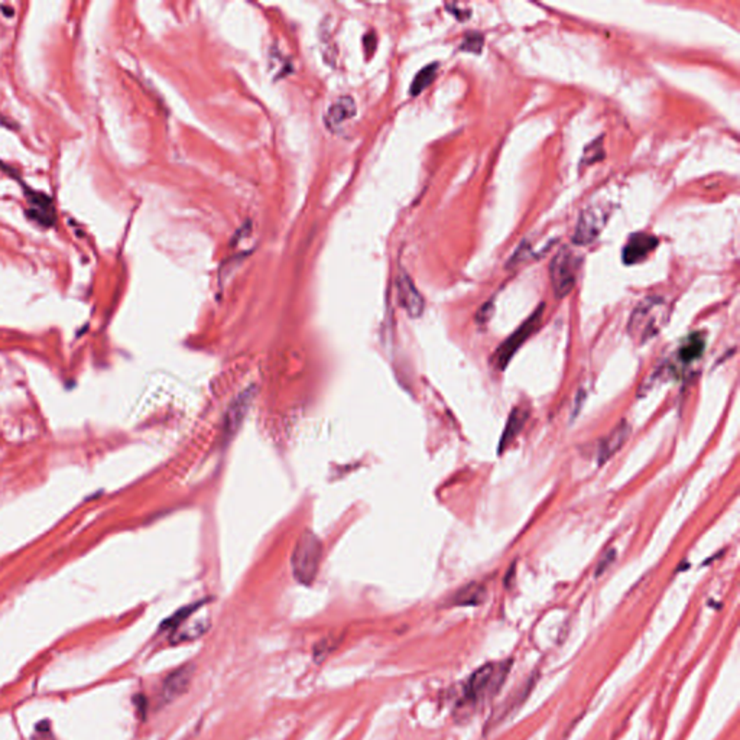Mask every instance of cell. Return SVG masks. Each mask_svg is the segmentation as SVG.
Masks as SVG:
<instances>
[{
    "mask_svg": "<svg viewBox=\"0 0 740 740\" xmlns=\"http://www.w3.org/2000/svg\"><path fill=\"white\" fill-rule=\"evenodd\" d=\"M671 307L661 297L642 300L631 314L627 334L635 343L643 344L661 333L669 320Z\"/></svg>",
    "mask_w": 740,
    "mask_h": 740,
    "instance_id": "cell-1",
    "label": "cell"
},
{
    "mask_svg": "<svg viewBox=\"0 0 740 740\" xmlns=\"http://www.w3.org/2000/svg\"><path fill=\"white\" fill-rule=\"evenodd\" d=\"M323 545L319 536L311 531H304L294 547L293 557H291V566H293V573L298 582L309 586L316 580Z\"/></svg>",
    "mask_w": 740,
    "mask_h": 740,
    "instance_id": "cell-2",
    "label": "cell"
},
{
    "mask_svg": "<svg viewBox=\"0 0 740 740\" xmlns=\"http://www.w3.org/2000/svg\"><path fill=\"white\" fill-rule=\"evenodd\" d=\"M582 258L571 248L559 249L551 260L550 277L557 298L567 297L577 284Z\"/></svg>",
    "mask_w": 740,
    "mask_h": 740,
    "instance_id": "cell-3",
    "label": "cell"
},
{
    "mask_svg": "<svg viewBox=\"0 0 740 740\" xmlns=\"http://www.w3.org/2000/svg\"><path fill=\"white\" fill-rule=\"evenodd\" d=\"M544 309H545V304L538 305V308L531 314V316L496 349L495 354H493V365H495L496 369L503 370L509 365L515 353L519 350V347L531 337L532 333L538 328V326H540Z\"/></svg>",
    "mask_w": 740,
    "mask_h": 740,
    "instance_id": "cell-4",
    "label": "cell"
},
{
    "mask_svg": "<svg viewBox=\"0 0 740 740\" xmlns=\"http://www.w3.org/2000/svg\"><path fill=\"white\" fill-rule=\"evenodd\" d=\"M610 209L597 204V206H589L581 211L575 232L573 235V242L575 244L586 246L593 243L601 233V230L606 226V223L610 217Z\"/></svg>",
    "mask_w": 740,
    "mask_h": 740,
    "instance_id": "cell-5",
    "label": "cell"
},
{
    "mask_svg": "<svg viewBox=\"0 0 740 740\" xmlns=\"http://www.w3.org/2000/svg\"><path fill=\"white\" fill-rule=\"evenodd\" d=\"M194 676V665L186 664L179 666L178 669L172 671L171 674L165 678L162 688H161V700L162 703H171L188 691L191 685V680Z\"/></svg>",
    "mask_w": 740,
    "mask_h": 740,
    "instance_id": "cell-6",
    "label": "cell"
},
{
    "mask_svg": "<svg viewBox=\"0 0 740 740\" xmlns=\"http://www.w3.org/2000/svg\"><path fill=\"white\" fill-rule=\"evenodd\" d=\"M496 676V665L495 664H484L480 668H477L472 676H470L466 690H464V699L463 704H476L480 699L484 697L486 690L490 687L493 678Z\"/></svg>",
    "mask_w": 740,
    "mask_h": 740,
    "instance_id": "cell-7",
    "label": "cell"
},
{
    "mask_svg": "<svg viewBox=\"0 0 740 740\" xmlns=\"http://www.w3.org/2000/svg\"><path fill=\"white\" fill-rule=\"evenodd\" d=\"M659 244L658 237L649 233H635L627 240L626 246L622 251V260L624 265H635L648 258V255L654 252Z\"/></svg>",
    "mask_w": 740,
    "mask_h": 740,
    "instance_id": "cell-8",
    "label": "cell"
},
{
    "mask_svg": "<svg viewBox=\"0 0 740 740\" xmlns=\"http://www.w3.org/2000/svg\"><path fill=\"white\" fill-rule=\"evenodd\" d=\"M396 288H398V300L400 307L407 311V314L412 319H418L424 312V298L417 289L415 284L410 278L407 272H400L396 279Z\"/></svg>",
    "mask_w": 740,
    "mask_h": 740,
    "instance_id": "cell-9",
    "label": "cell"
},
{
    "mask_svg": "<svg viewBox=\"0 0 740 740\" xmlns=\"http://www.w3.org/2000/svg\"><path fill=\"white\" fill-rule=\"evenodd\" d=\"M22 188L25 190V195L28 203L31 206V210L28 211V216L39 223L43 228H51L55 223V211L53 206V200L50 195L42 194L38 191H34L27 187V184H22Z\"/></svg>",
    "mask_w": 740,
    "mask_h": 740,
    "instance_id": "cell-10",
    "label": "cell"
},
{
    "mask_svg": "<svg viewBox=\"0 0 740 740\" xmlns=\"http://www.w3.org/2000/svg\"><path fill=\"white\" fill-rule=\"evenodd\" d=\"M629 435H631V425L627 424V421H620L610 431V434L601 441L599 447V453H597L599 464H604L608 460H610L624 445Z\"/></svg>",
    "mask_w": 740,
    "mask_h": 740,
    "instance_id": "cell-11",
    "label": "cell"
},
{
    "mask_svg": "<svg viewBox=\"0 0 740 740\" xmlns=\"http://www.w3.org/2000/svg\"><path fill=\"white\" fill-rule=\"evenodd\" d=\"M252 399H253V388H249L244 392H242L239 398L232 403L228 411V415H226V421H224V435L226 437L235 435V433L240 427V424L243 422L246 414H248L249 411Z\"/></svg>",
    "mask_w": 740,
    "mask_h": 740,
    "instance_id": "cell-12",
    "label": "cell"
},
{
    "mask_svg": "<svg viewBox=\"0 0 740 740\" xmlns=\"http://www.w3.org/2000/svg\"><path fill=\"white\" fill-rule=\"evenodd\" d=\"M356 103L350 96L339 97L326 111L324 123L330 130H337L342 125L356 116Z\"/></svg>",
    "mask_w": 740,
    "mask_h": 740,
    "instance_id": "cell-13",
    "label": "cell"
},
{
    "mask_svg": "<svg viewBox=\"0 0 740 740\" xmlns=\"http://www.w3.org/2000/svg\"><path fill=\"white\" fill-rule=\"evenodd\" d=\"M535 683H536V677H531V678L524 684L522 688H519L518 691H515L506 701H503V703L501 704V707H499L495 713L491 714V719H490L489 727L495 726V725H499L502 720L506 719L508 715H510L513 711H517V710L524 704V701L529 697V694H531V691H532Z\"/></svg>",
    "mask_w": 740,
    "mask_h": 740,
    "instance_id": "cell-14",
    "label": "cell"
},
{
    "mask_svg": "<svg viewBox=\"0 0 740 740\" xmlns=\"http://www.w3.org/2000/svg\"><path fill=\"white\" fill-rule=\"evenodd\" d=\"M528 418H529V411L522 407H517L510 412L508 422L505 425V430L502 433L501 441H499L501 454L505 452V448H508L513 442V440L518 437V434L524 430Z\"/></svg>",
    "mask_w": 740,
    "mask_h": 740,
    "instance_id": "cell-15",
    "label": "cell"
},
{
    "mask_svg": "<svg viewBox=\"0 0 740 740\" xmlns=\"http://www.w3.org/2000/svg\"><path fill=\"white\" fill-rule=\"evenodd\" d=\"M706 349V339L703 333H692L683 342L678 349V361L683 365H690L697 361Z\"/></svg>",
    "mask_w": 740,
    "mask_h": 740,
    "instance_id": "cell-16",
    "label": "cell"
},
{
    "mask_svg": "<svg viewBox=\"0 0 740 740\" xmlns=\"http://www.w3.org/2000/svg\"><path fill=\"white\" fill-rule=\"evenodd\" d=\"M486 587L479 582H470L461 587L452 599L453 606H479L486 600Z\"/></svg>",
    "mask_w": 740,
    "mask_h": 740,
    "instance_id": "cell-17",
    "label": "cell"
},
{
    "mask_svg": "<svg viewBox=\"0 0 740 740\" xmlns=\"http://www.w3.org/2000/svg\"><path fill=\"white\" fill-rule=\"evenodd\" d=\"M437 71H438V64L437 62H433L427 67H424V69L415 76L412 84H411V88H410V93L411 96H418L421 95L425 88H427L435 78L437 76Z\"/></svg>",
    "mask_w": 740,
    "mask_h": 740,
    "instance_id": "cell-18",
    "label": "cell"
},
{
    "mask_svg": "<svg viewBox=\"0 0 740 740\" xmlns=\"http://www.w3.org/2000/svg\"><path fill=\"white\" fill-rule=\"evenodd\" d=\"M603 158H604L603 137H599L590 145L586 146L585 153H582V158H581V168L586 167V165H593L597 161H601Z\"/></svg>",
    "mask_w": 740,
    "mask_h": 740,
    "instance_id": "cell-19",
    "label": "cell"
},
{
    "mask_svg": "<svg viewBox=\"0 0 740 740\" xmlns=\"http://www.w3.org/2000/svg\"><path fill=\"white\" fill-rule=\"evenodd\" d=\"M484 45V36L480 32L470 31L464 35L460 50L464 53H472V54H480Z\"/></svg>",
    "mask_w": 740,
    "mask_h": 740,
    "instance_id": "cell-20",
    "label": "cell"
},
{
    "mask_svg": "<svg viewBox=\"0 0 740 740\" xmlns=\"http://www.w3.org/2000/svg\"><path fill=\"white\" fill-rule=\"evenodd\" d=\"M200 606H201V603H195V604H190V606L179 609L178 612H175L169 619H167L162 623V627H164V629H165V627H174V629H175V627H179Z\"/></svg>",
    "mask_w": 740,
    "mask_h": 740,
    "instance_id": "cell-21",
    "label": "cell"
},
{
    "mask_svg": "<svg viewBox=\"0 0 740 740\" xmlns=\"http://www.w3.org/2000/svg\"><path fill=\"white\" fill-rule=\"evenodd\" d=\"M616 559V550L615 548H609L606 552H604L600 558V561L596 567V577L601 575L604 571H606Z\"/></svg>",
    "mask_w": 740,
    "mask_h": 740,
    "instance_id": "cell-22",
    "label": "cell"
},
{
    "mask_svg": "<svg viewBox=\"0 0 740 740\" xmlns=\"http://www.w3.org/2000/svg\"><path fill=\"white\" fill-rule=\"evenodd\" d=\"M493 312H495V305H493L491 301L483 304L482 308H480V309L477 311V314H476V323L480 324V326L489 323V320H490L491 316H493Z\"/></svg>",
    "mask_w": 740,
    "mask_h": 740,
    "instance_id": "cell-23",
    "label": "cell"
},
{
    "mask_svg": "<svg viewBox=\"0 0 740 740\" xmlns=\"http://www.w3.org/2000/svg\"><path fill=\"white\" fill-rule=\"evenodd\" d=\"M335 645L330 641H324V642H320L316 649H314V657H316V661H321L323 658H326L328 655V652H331V649L334 648Z\"/></svg>",
    "mask_w": 740,
    "mask_h": 740,
    "instance_id": "cell-24",
    "label": "cell"
},
{
    "mask_svg": "<svg viewBox=\"0 0 740 740\" xmlns=\"http://www.w3.org/2000/svg\"><path fill=\"white\" fill-rule=\"evenodd\" d=\"M448 11H450V13H453L459 20H466L467 18H470V11L468 9H460L457 5H447L445 6Z\"/></svg>",
    "mask_w": 740,
    "mask_h": 740,
    "instance_id": "cell-25",
    "label": "cell"
}]
</instances>
